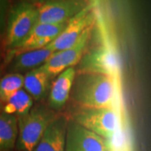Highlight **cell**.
Segmentation results:
<instances>
[{
  "mask_svg": "<svg viewBox=\"0 0 151 151\" xmlns=\"http://www.w3.org/2000/svg\"><path fill=\"white\" fill-rule=\"evenodd\" d=\"M95 13L92 4H88L84 9L67 22L65 29L49 47L54 51H61L74 45L86 29L93 26Z\"/></svg>",
  "mask_w": 151,
  "mask_h": 151,
  "instance_id": "obj_8",
  "label": "cell"
},
{
  "mask_svg": "<svg viewBox=\"0 0 151 151\" xmlns=\"http://www.w3.org/2000/svg\"><path fill=\"white\" fill-rule=\"evenodd\" d=\"M75 67H69L55 77L49 92V107L53 111H60L64 108L69 99L75 80Z\"/></svg>",
  "mask_w": 151,
  "mask_h": 151,
  "instance_id": "obj_11",
  "label": "cell"
},
{
  "mask_svg": "<svg viewBox=\"0 0 151 151\" xmlns=\"http://www.w3.org/2000/svg\"><path fill=\"white\" fill-rule=\"evenodd\" d=\"M55 51L48 45L41 49L24 51L10 57L9 73H27L44 65Z\"/></svg>",
  "mask_w": 151,
  "mask_h": 151,
  "instance_id": "obj_13",
  "label": "cell"
},
{
  "mask_svg": "<svg viewBox=\"0 0 151 151\" xmlns=\"http://www.w3.org/2000/svg\"><path fill=\"white\" fill-rule=\"evenodd\" d=\"M67 24V23H66ZM66 24H38L30 33V35L23 43L16 49L9 50V58L14 55L41 49L53 42L59 35L63 31Z\"/></svg>",
  "mask_w": 151,
  "mask_h": 151,
  "instance_id": "obj_10",
  "label": "cell"
},
{
  "mask_svg": "<svg viewBox=\"0 0 151 151\" xmlns=\"http://www.w3.org/2000/svg\"><path fill=\"white\" fill-rule=\"evenodd\" d=\"M68 119L56 116L49 124L34 151H65Z\"/></svg>",
  "mask_w": 151,
  "mask_h": 151,
  "instance_id": "obj_12",
  "label": "cell"
},
{
  "mask_svg": "<svg viewBox=\"0 0 151 151\" xmlns=\"http://www.w3.org/2000/svg\"><path fill=\"white\" fill-rule=\"evenodd\" d=\"M119 81L99 73L76 75L71 97L81 108H108L119 110Z\"/></svg>",
  "mask_w": 151,
  "mask_h": 151,
  "instance_id": "obj_1",
  "label": "cell"
},
{
  "mask_svg": "<svg viewBox=\"0 0 151 151\" xmlns=\"http://www.w3.org/2000/svg\"><path fill=\"white\" fill-rule=\"evenodd\" d=\"M24 89L35 101H41L50 89L51 76L41 66L28 71L24 75Z\"/></svg>",
  "mask_w": 151,
  "mask_h": 151,
  "instance_id": "obj_14",
  "label": "cell"
},
{
  "mask_svg": "<svg viewBox=\"0 0 151 151\" xmlns=\"http://www.w3.org/2000/svg\"><path fill=\"white\" fill-rule=\"evenodd\" d=\"M19 135L18 118L0 113V151L9 150L16 144Z\"/></svg>",
  "mask_w": 151,
  "mask_h": 151,
  "instance_id": "obj_15",
  "label": "cell"
},
{
  "mask_svg": "<svg viewBox=\"0 0 151 151\" xmlns=\"http://www.w3.org/2000/svg\"><path fill=\"white\" fill-rule=\"evenodd\" d=\"M93 26L86 29L81 35L76 43L69 49L61 51H55L46 62L42 65L45 70L52 78L60 74L69 67H75L79 64L82 56L86 53V48L92 35Z\"/></svg>",
  "mask_w": 151,
  "mask_h": 151,
  "instance_id": "obj_7",
  "label": "cell"
},
{
  "mask_svg": "<svg viewBox=\"0 0 151 151\" xmlns=\"http://www.w3.org/2000/svg\"><path fill=\"white\" fill-rule=\"evenodd\" d=\"M34 101L32 97L22 88L4 105L3 113L14 115L17 118L24 116L34 107Z\"/></svg>",
  "mask_w": 151,
  "mask_h": 151,
  "instance_id": "obj_16",
  "label": "cell"
},
{
  "mask_svg": "<svg viewBox=\"0 0 151 151\" xmlns=\"http://www.w3.org/2000/svg\"><path fill=\"white\" fill-rule=\"evenodd\" d=\"M72 120L107 140L112 139L124 129L118 109L79 107Z\"/></svg>",
  "mask_w": 151,
  "mask_h": 151,
  "instance_id": "obj_4",
  "label": "cell"
},
{
  "mask_svg": "<svg viewBox=\"0 0 151 151\" xmlns=\"http://www.w3.org/2000/svg\"><path fill=\"white\" fill-rule=\"evenodd\" d=\"M24 76L19 73H8L0 78V103L4 105L24 87Z\"/></svg>",
  "mask_w": 151,
  "mask_h": 151,
  "instance_id": "obj_17",
  "label": "cell"
},
{
  "mask_svg": "<svg viewBox=\"0 0 151 151\" xmlns=\"http://www.w3.org/2000/svg\"><path fill=\"white\" fill-rule=\"evenodd\" d=\"M55 117L51 108L43 105L34 106L27 114L19 117L18 148L23 151H34L49 124Z\"/></svg>",
  "mask_w": 151,
  "mask_h": 151,
  "instance_id": "obj_3",
  "label": "cell"
},
{
  "mask_svg": "<svg viewBox=\"0 0 151 151\" xmlns=\"http://www.w3.org/2000/svg\"><path fill=\"white\" fill-rule=\"evenodd\" d=\"M38 9L35 3L19 2L9 11L5 43L13 50L19 47L38 24Z\"/></svg>",
  "mask_w": 151,
  "mask_h": 151,
  "instance_id": "obj_2",
  "label": "cell"
},
{
  "mask_svg": "<svg viewBox=\"0 0 151 151\" xmlns=\"http://www.w3.org/2000/svg\"><path fill=\"white\" fill-rule=\"evenodd\" d=\"M3 109H4V104L0 103V113H3Z\"/></svg>",
  "mask_w": 151,
  "mask_h": 151,
  "instance_id": "obj_19",
  "label": "cell"
},
{
  "mask_svg": "<svg viewBox=\"0 0 151 151\" xmlns=\"http://www.w3.org/2000/svg\"><path fill=\"white\" fill-rule=\"evenodd\" d=\"M108 141L86 129L74 120H68L65 151H108Z\"/></svg>",
  "mask_w": 151,
  "mask_h": 151,
  "instance_id": "obj_9",
  "label": "cell"
},
{
  "mask_svg": "<svg viewBox=\"0 0 151 151\" xmlns=\"http://www.w3.org/2000/svg\"><path fill=\"white\" fill-rule=\"evenodd\" d=\"M38 9V24H66L89 4L76 0H50L35 3Z\"/></svg>",
  "mask_w": 151,
  "mask_h": 151,
  "instance_id": "obj_6",
  "label": "cell"
},
{
  "mask_svg": "<svg viewBox=\"0 0 151 151\" xmlns=\"http://www.w3.org/2000/svg\"><path fill=\"white\" fill-rule=\"evenodd\" d=\"M108 151H121V150H114V149H109Z\"/></svg>",
  "mask_w": 151,
  "mask_h": 151,
  "instance_id": "obj_20",
  "label": "cell"
},
{
  "mask_svg": "<svg viewBox=\"0 0 151 151\" xmlns=\"http://www.w3.org/2000/svg\"><path fill=\"white\" fill-rule=\"evenodd\" d=\"M9 11V2L0 0V35L7 24V19Z\"/></svg>",
  "mask_w": 151,
  "mask_h": 151,
  "instance_id": "obj_18",
  "label": "cell"
},
{
  "mask_svg": "<svg viewBox=\"0 0 151 151\" xmlns=\"http://www.w3.org/2000/svg\"><path fill=\"white\" fill-rule=\"evenodd\" d=\"M77 73H99L119 81L120 62L116 50L111 45L103 44L86 52L79 62Z\"/></svg>",
  "mask_w": 151,
  "mask_h": 151,
  "instance_id": "obj_5",
  "label": "cell"
}]
</instances>
